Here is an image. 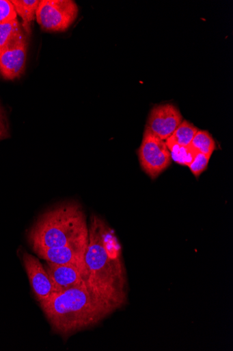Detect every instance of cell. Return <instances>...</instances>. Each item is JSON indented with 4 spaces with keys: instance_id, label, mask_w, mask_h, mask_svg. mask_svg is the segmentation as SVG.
Wrapping results in <instances>:
<instances>
[{
    "instance_id": "e0dca14e",
    "label": "cell",
    "mask_w": 233,
    "mask_h": 351,
    "mask_svg": "<svg viewBox=\"0 0 233 351\" xmlns=\"http://www.w3.org/2000/svg\"><path fill=\"white\" fill-rule=\"evenodd\" d=\"M18 19L15 8L10 0H0V24Z\"/></svg>"
},
{
    "instance_id": "5b68a950",
    "label": "cell",
    "mask_w": 233,
    "mask_h": 351,
    "mask_svg": "<svg viewBox=\"0 0 233 351\" xmlns=\"http://www.w3.org/2000/svg\"><path fill=\"white\" fill-rule=\"evenodd\" d=\"M138 153L143 170L152 179L157 178L172 164L171 153L165 141L146 130Z\"/></svg>"
},
{
    "instance_id": "9c48e42d",
    "label": "cell",
    "mask_w": 233,
    "mask_h": 351,
    "mask_svg": "<svg viewBox=\"0 0 233 351\" xmlns=\"http://www.w3.org/2000/svg\"><path fill=\"white\" fill-rule=\"evenodd\" d=\"M23 262L30 285L40 304L47 300L53 294V285L46 269L33 255L24 252Z\"/></svg>"
},
{
    "instance_id": "5bb4252c",
    "label": "cell",
    "mask_w": 233,
    "mask_h": 351,
    "mask_svg": "<svg viewBox=\"0 0 233 351\" xmlns=\"http://www.w3.org/2000/svg\"><path fill=\"white\" fill-rule=\"evenodd\" d=\"M23 33L24 31L18 19L0 24V51L8 47Z\"/></svg>"
},
{
    "instance_id": "ba28073f",
    "label": "cell",
    "mask_w": 233,
    "mask_h": 351,
    "mask_svg": "<svg viewBox=\"0 0 233 351\" xmlns=\"http://www.w3.org/2000/svg\"><path fill=\"white\" fill-rule=\"evenodd\" d=\"M87 244L88 238L68 245L39 249L34 252L47 263L74 266L82 269L86 274L85 257Z\"/></svg>"
},
{
    "instance_id": "3957f363",
    "label": "cell",
    "mask_w": 233,
    "mask_h": 351,
    "mask_svg": "<svg viewBox=\"0 0 233 351\" xmlns=\"http://www.w3.org/2000/svg\"><path fill=\"white\" fill-rule=\"evenodd\" d=\"M88 238L83 209L77 203L61 205L44 213L29 234L33 250L68 245Z\"/></svg>"
},
{
    "instance_id": "4fadbf2b",
    "label": "cell",
    "mask_w": 233,
    "mask_h": 351,
    "mask_svg": "<svg viewBox=\"0 0 233 351\" xmlns=\"http://www.w3.org/2000/svg\"><path fill=\"white\" fill-rule=\"evenodd\" d=\"M172 156V159L177 164L189 167L198 153L191 145L180 146L174 143H166Z\"/></svg>"
},
{
    "instance_id": "6da1fadb",
    "label": "cell",
    "mask_w": 233,
    "mask_h": 351,
    "mask_svg": "<svg viewBox=\"0 0 233 351\" xmlns=\"http://www.w3.org/2000/svg\"><path fill=\"white\" fill-rule=\"evenodd\" d=\"M88 289L116 310L127 301V278L120 244L107 222L92 215L85 257Z\"/></svg>"
},
{
    "instance_id": "8fae6325",
    "label": "cell",
    "mask_w": 233,
    "mask_h": 351,
    "mask_svg": "<svg viewBox=\"0 0 233 351\" xmlns=\"http://www.w3.org/2000/svg\"><path fill=\"white\" fill-rule=\"evenodd\" d=\"M17 15L23 20L21 25L24 33L27 36L31 33V26L36 19V13L40 0H11Z\"/></svg>"
},
{
    "instance_id": "277c9868",
    "label": "cell",
    "mask_w": 233,
    "mask_h": 351,
    "mask_svg": "<svg viewBox=\"0 0 233 351\" xmlns=\"http://www.w3.org/2000/svg\"><path fill=\"white\" fill-rule=\"evenodd\" d=\"M79 8L72 0H40L36 20L49 33L64 32L75 22Z\"/></svg>"
},
{
    "instance_id": "ac0fdd59",
    "label": "cell",
    "mask_w": 233,
    "mask_h": 351,
    "mask_svg": "<svg viewBox=\"0 0 233 351\" xmlns=\"http://www.w3.org/2000/svg\"><path fill=\"white\" fill-rule=\"evenodd\" d=\"M10 136V126L5 110L0 106V141Z\"/></svg>"
},
{
    "instance_id": "2e32d148",
    "label": "cell",
    "mask_w": 233,
    "mask_h": 351,
    "mask_svg": "<svg viewBox=\"0 0 233 351\" xmlns=\"http://www.w3.org/2000/svg\"><path fill=\"white\" fill-rule=\"evenodd\" d=\"M211 156L197 153L191 164L189 166L191 172L194 176L198 178L208 168Z\"/></svg>"
},
{
    "instance_id": "7c38bea8",
    "label": "cell",
    "mask_w": 233,
    "mask_h": 351,
    "mask_svg": "<svg viewBox=\"0 0 233 351\" xmlns=\"http://www.w3.org/2000/svg\"><path fill=\"white\" fill-rule=\"evenodd\" d=\"M198 132V130L192 123L183 120L172 136L165 141L166 143H174L180 146H187Z\"/></svg>"
},
{
    "instance_id": "7a4b0ae2",
    "label": "cell",
    "mask_w": 233,
    "mask_h": 351,
    "mask_svg": "<svg viewBox=\"0 0 233 351\" xmlns=\"http://www.w3.org/2000/svg\"><path fill=\"white\" fill-rule=\"evenodd\" d=\"M40 304L53 331L64 337L96 326L116 311L112 305L94 295L86 282L53 293Z\"/></svg>"
},
{
    "instance_id": "9a60e30c",
    "label": "cell",
    "mask_w": 233,
    "mask_h": 351,
    "mask_svg": "<svg viewBox=\"0 0 233 351\" xmlns=\"http://www.w3.org/2000/svg\"><path fill=\"white\" fill-rule=\"evenodd\" d=\"M191 145L198 152L212 156L216 144L208 132L199 131L194 136Z\"/></svg>"
},
{
    "instance_id": "30bf717a",
    "label": "cell",
    "mask_w": 233,
    "mask_h": 351,
    "mask_svg": "<svg viewBox=\"0 0 233 351\" xmlns=\"http://www.w3.org/2000/svg\"><path fill=\"white\" fill-rule=\"evenodd\" d=\"M53 293H61L85 283L86 274L79 267L47 263L46 268Z\"/></svg>"
},
{
    "instance_id": "8992f818",
    "label": "cell",
    "mask_w": 233,
    "mask_h": 351,
    "mask_svg": "<svg viewBox=\"0 0 233 351\" xmlns=\"http://www.w3.org/2000/svg\"><path fill=\"white\" fill-rule=\"evenodd\" d=\"M25 33L0 51V75L6 80L20 78L25 73L28 42Z\"/></svg>"
},
{
    "instance_id": "52a82bcc",
    "label": "cell",
    "mask_w": 233,
    "mask_h": 351,
    "mask_svg": "<svg viewBox=\"0 0 233 351\" xmlns=\"http://www.w3.org/2000/svg\"><path fill=\"white\" fill-rule=\"evenodd\" d=\"M182 121L180 110L174 105H159L152 110L146 130L165 141L172 136Z\"/></svg>"
}]
</instances>
